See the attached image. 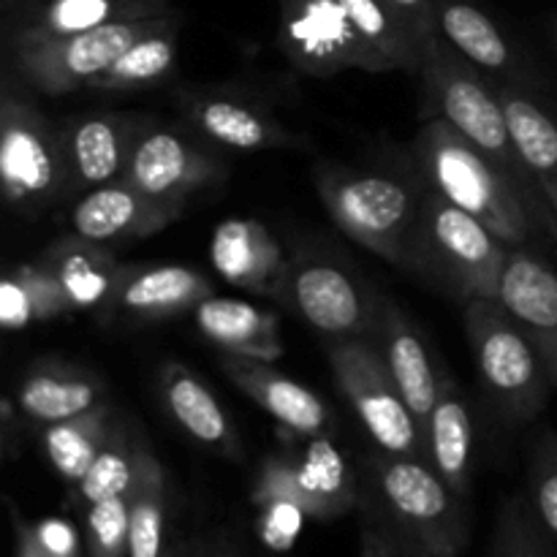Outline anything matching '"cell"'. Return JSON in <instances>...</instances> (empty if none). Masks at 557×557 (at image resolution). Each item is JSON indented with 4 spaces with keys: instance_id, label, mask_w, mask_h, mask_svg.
<instances>
[{
    "instance_id": "cell-21",
    "label": "cell",
    "mask_w": 557,
    "mask_h": 557,
    "mask_svg": "<svg viewBox=\"0 0 557 557\" xmlns=\"http://www.w3.org/2000/svg\"><path fill=\"white\" fill-rule=\"evenodd\" d=\"M107 384L98 373L63 359H38L16 384V411L36 424H54L103 403Z\"/></svg>"
},
{
    "instance_id": "cell-35",
    "label": "cell",
    "mask_w": 557,
    "mask_h": 557,
    "mask_svg": "<svg viewBox=\"0 0 557 557\" xmlns=\"http://www.w3.org/2000/svg\"><path fill=\"white\" fill-rule=\"evenodd\" d=\"M362 41L373 49L386 71H419L422 47L411 36L389 0H341Z\"/></svg>"
},
{
    "instance_id": "cell-43",
    "label": "cell",
    "mask_w": 557,
    "mask_h": 557,
    "mask_svg": "<svg viewBox=\"0 0 557 557\" xmlns=\"http://www.w3.org/2000/svg\"><path fill=\"white\" fill-rule=\"evenodd\" d=\"M9 515H11V525H14V544H16V557H52L49 549L44 547L41 539H38L36 525L25 520L20 515L14 504H9Z\"/></svg>"
},
{
    "instance_id": "cell-19",
    "label": "cell",
    "mask_w": 557,
    "mask_h": 557,
    "mask_svg": "<svg viewBox=\"0 0 557 557\" xmlns=\"http://www.w3.org/2000/svg\"><path fill=\"white\" fill-rule=\"evenodd\" d=\"M221 370L243 395H248L292 435L308 438L330 433V411L321 397L299 381L272 370L270 362L221 354Z\"/></svg>"
},
{
    "instance_id": "cell-40",
    "label": "cell",
    "mask_w": 557,
    "mask_h": 557,
    "mask_svg": "<svg viewBox=\"0 0 557 557\" xmlns=\"http://www.w3.org/2000/svg\"><path fill=\"white\" fill-rule=\"evenodd\" d=\"M256 509H259V520H256L259 539L275 553L292 547L308 520V515L288 500H272V504L256 506Z\"/></svg>"
},
{
    "instance_id": "cell-17",
    "label": "cell",
    "mask_w": 557,
    "mask_h": 557,
    "mask_svg": "<svg viewBox=\"0 0 557 557\" xmlns=\"http://www.w3.org/2000/svg\"><path fill=\"white\" fill-rule=\"evenodd\" d=\"M212 267L223 281L245 288L256 297L281 302L292 259L283 253L275 234L259 221L234 218L212 232L210 243Z\"/></svg>"
},
{
    "instance_id": "cell-12",
    "label": "cell",
    "mask_w": 557,
    "mask_h": 557,
    "mask_svg": "<svg viewBox=\"0 0 557 557\" xmlns=\"http://www.w3.org/2000/svg\"><path fill=\"white\" fill-rule=\"evenodd\" d=\"M281 47L299 71L335 76L348 69L386 71L379 54L362 41L341 0H277Z\"/></svg>"
},
{
    "instance_id": "cell-27",
    "label": "cell",
    "mask_w": 557,
    "mask_h": 557,
    "mask_svg": "<svg viewBox=\"0 0 557 557\" xmlns=\"http://www.w3.org/2000/svg\"><path fill=\"white\" fill-rule=\"evenodd\" d=\"M422 438L430 466L466 500L471 493L473 471V422L466 395L449 375L428 424L422 428Z\"/></svg>"
},
{
    "instance_id": "cell-6",
    "label": "cell",
    "mask_w": 557,
    "mask_h": 557,
    "mask_svg": "<svg viewBox=\"0 0 557 557\" xmlns=\"http://www.w3.org/2000/svg\"><path fill=\"white\" fill-rule=\"evenodd\" d=\"M466 335L484 389L509 422L525 424L542 413L555 389L542 354L498 297L466 305Z\"/></svg>"
},
{
    "instance_id": "cell-37",
    "label": "cell",
    "mask_w": 557,
    "mask_h": 557,
    "mask_svg": "<svg viewBox=\"0 0 557 557\" xmlns=\"http://www.w3.org/2000/svg\"><path fill=\"white\" fill-rule=\"evenodd\" d=\"M87 557H128L131 515L128 495L107 498L85 509Z\"/></svg>"
},
{
    "instance_id": "cell-13",
    "label": "cell",
    "mask_w": 557,
    "mask_h": 557,
    "mask_svg": "<svg viewBox=\"0 0 557 557\" xmlns=\"http://www.w3.org/2000/svg\"><path fill=\"white\" fill-rule=\"evenodd\" d=\"M221 174L223 166L210 152L177 131L150 123L136 141L123 180L152 199L185 205L196 190L215 183Z\"/></svg>"
},
{
    "instance_id": "cell-14",
    "label": "cell",
    "mask_w": 557,
    "mask_h": 557,
    "mask_svg": "<svg viewBox=\"0 0 557 557\" xmlns=\"http://www.w3.org/2000/svg\"><path fill=\"white\" fill-rule=\"evenodd\" d=\"M370 341L379 348L381 359L395 379L400 395L406 397L413 419L419 422V428H424L449 373L438 368L433 351L428 348V341L411 321V315L397 308L392 299H381L379 324H375Z\"/></svg>"
},
{
    "instance_id": "cell-8",
    "label": "cell",
    "mask_w": 557,
    "mask_h": 557,
    "mask_svg": "<svg viewBox=\"0 0 557 557\" xmlns=\"http://www.w3.org/2000/svg\"><path fill=\"white\" fill-rule=\"evenodd\" d=\"M362 484L330 433L308 435L302 444L277 449L261 462L253 487V506L288 500L308 520H337L359 509Z\"/></svg>"
},
{
    "instance_id": "cell-24",
    "label": "cell",
    "mask_w": 557,
    "mask_h": 557,
    "mask_svg": "<svg viewBox=\"0 0 557 557\" xmlns=\"http://www.w3.org/2000/svg\"><path fill=\"white\" fill-rule=\"evenodd\" d=\"M183 109L196 131L232 150L256 152L299 145V136L277 123L264 107H253L237 98L185 96Z\"/></svg>"
},
{
    "instance_id": "cell-4",
    "label": "cell",
    "mask_w": 557,
    "mask_h": 557,
    "mask_svg": "<svg viewBox=\"0 0 557 557\" xmlns=\"http://www.w3.org/2000/svg\"><path fill=\"white\" fill-rule=\"evenodd\" d=\"M419 74L424 79L428 112H433V117L444 120L451 128L460 131L468 141L482 147L528 194L536 196L544 205L542 194L533 185V180L528 177L525 166L517 156L498 92L479 76L476 65L468 63L441 33H435L422 49Z\"/></svg>"
},
{
    "instance_id": "cell-41",
    "label": "cell",
    "mask_w": 557,
    "mask_h": 557,
    "mask_svg": "<svg viewBox=\"0 0 557 557\" xmlns=\"http://www.w3.org/2000/svg\"><path fill=\"white\" fill-rule=\"evenodd\" d=\"M36 533L52 557H82L79 533H76V528L69 520L49 517V520L38 522Z\"/></svg>"
},
{
    "instance_id": "cell-22",
    "label": "cell",
    "mask_w": 557,
    "mask_h": 557,
    "mask_svg": "<svg viewBox=\"0 0 557 557\" xmlns=\"http://www.w3.org/2000/svg\"><path fill=\"white\" fill-rule=\"evenodd\" d=\"M54 275L74 310H101L107 313L125 267L114 259L103 243L85 237L58 239L36 256Z\"/></svg>"
},
{
    "instance_id": "cell-36",
    "label": "cell",
    "mask_w": 557,
    "mask_h": 557,
    "mask_svg": "<svg viewBox=\"0 0 557 557\" xmlns=\"http://www.w3.org/2000/svg\"><path fill=\"white\" fill-rule=\"evenodd\" d=\"M557 544L533 515L528 495H515L498 511L490 557H557Z\"/></svg>"
},
{
    "instance_id": "cell-25",
    "label": "cell",
    "mask_w": 557,
    "mask_h": 557,
    "mask_svg": "<svg viewBox=\"0 0 557 557\" xmlns=\"http://www.w3.org/2000/svg\"><path fill=\"white\" fill-rule=\"evenodd\" d=\"M172 11L169 0H49L16 27L11 49L36 47L120 20H147Z\"/></svg>"
},
{
    "instance_id": "cell-28",
    "label": "cell",
    "mask_w": 557,
    "mask_h": 557,
    "mask_svg": "<svg viewBox=\"0 0 557 557\" xmlns=\"http://www.w3.org/2000/svg\"><path fill=\"white\" fill-rule=\"evenodd\" d=\"M161 395L169 413L177 419V424L190 438L221 451V455H232L237 449V438H234V428L226 411L210 392V386L196 379L188 368L177 362L163 364Z\"/></svg>"
},
{
    "instance_id": "cell-11",
    "label": "cell",
    "mask_w": 557,
    "mask_h": 557,
    "mask_svg": "<svg viewBox=\"0 0 557 557\" xmlns=\"http://www.w3.org/2000/svg\"><path fill=\"white\" fill-rule=\"evenodd\" d=\"M381 299L330 256L297 253L288 267L281 302L330 341H370L379 324Z\"/></svg>"
},
{
    "instance_id": "cell-42",
    "label": "cell",
    "mask_w": 557,
    "mask_h": 557,
    "mask_svg": "<svg viewBox=\"0 0 557 557\" xmlns=\"http://www.w3.org/2000/svg\"><path fill=\"white\" fill-rule=\"evenodd\" d=\"M392 9L400 14V20L406 22L411 36L417 38L419 47L424 49V44L438 33L435 27V5L433 0H389Z\"/></svg>"
},
{
    "instance_id": "cell-45",
    "label": "cell",
    "mask_w": 557,
    "mask_h": 557,
    "mask_svg": "<svg viewBox=\"0 0 557 557\" xmlns=\"http://www.w3.org/2000/svg\"><path fill=\"white\" fill-rule=\"evenodd\" d=\"M180 557H207V536L190 539V542H185V539H183V549H180Z\"/></svg>"
},
{
    "instance_id": "cell-30",
    "label": "cell",
    "mask_w": 557,
    "mask_h": 557,
    "mask_svg": "<svg viewBox=\"0 0 557 557\" xmlns=\"http://www.w3.org/2000/svg\"><path fill=\"white\" fill-rule=\"evenodd\" d=\"M114 408L98 403L96 408L54 424H41V449L49 466L69 484H79L114 428Z\"/></svg>"
},
{
    "instance_id": "cell-18",
    "label": "cell",
    "mask_w": 557,
    "mask_h": 557,
    "mask_svg": "<svg viewBox=\"0 0 557 557\" xmlns=\"http://www.w3.org/2000/svg\"><path fill=\"white\" fill-rule=\"evenodd\" d=\"M150 120L139 114H82L65 125L76 190L123 180L134 147Z\"/></svg>"
},
{
    "instance_id": "cell-20",
    "label": "cell",
    "mask_w": 557,
    "mask_h": 557,
    "mask_svg": "<svg viewBox=\"0 0 557 557\" xmlns=\"http://www.w3.org/2000/svg\"><path fill=\"white\" fill-rule=\"evenodd\" d=\"M207 297H212V283L190 267H125L107 313L117 310L125 319L156 324L196 310Z\"/></svg>"
},
{
    "instance_id": "cell-16",
    "label": "cell",
    "mask_w": 557,
    "mask_h": 557,
    "mask_svg": "<svg viewBox=\"0 0 557 557\" xmlns=\"http://www.w3.org/2000/svg\"><path fill=\"white\" fill-rule=\"evenodd\" d=\"M498 299L542 354L557 392V272L525 248H511Z\"/></svg>"
},
{
    "instance_id": "cell-5",
    "label": "cell",
    "mask_w": 557,
    "mask_h": 557,
    "mask_svg": "<svg viewBox=\"0 0 557 557\" xmlns=\"http://www.w3.org/2000/svg\"><path fill=\"white\" fill-rule=\"evenodd\" d=\"M315 185L326 212L343 234L406 270L424 188L395 174L326 166L315 174Z\"/></svg>"
},
{
    "instance_id": "cell-10",
    "label": "cell",
    "mask_w": 557,
    "mask_h": 557,
    "mask_svg": "<svg viewBox=\"0 0 557 557\" xmlns=\"http://www.w3.org/2000/svg\"><path fill=\"white\" fill-rule=\"evenodd\" d=\"M174 20H180L177 11L147 16V20H120L96 30L58 38V41L11 49L14 69L33 90L47 92V96H65V92L90 87L125 49Z\"/></svg>"
},
{
    "instance_id": "cell-23",
    "label": "cell",
    "mask_w": 557,
    "mask_h": 557,
    "mask_svg": "<svg viewBox=\"0 0 557 557\" xmlns=\"http://www.w3.org/2000/svg\"><path fill=\"white\" fill-rule=\"evenodd\" d=\"M495 92L506 112L517 156L547 205L557 237V120L520 87L495 85Z\"/></svg>"
},
{
    "instance_id": "cell-29",
    "label": "cell",
    "mask_w": 557,
    "mask_h": 557,
    "mask_svg": "<svg viewBox=\"0 0 557 557\" xmlns=\"http://www.w3.org/2000/svg\"><path fill=\"white\" fill-rule=\"evenodd\" d=\"M433 5L438 33L468 63L490 74L517 71L520 60L506 33L495 25L487 11H482L471 0H433Z\"/></svg>"
},
{
    "instance_id": "cell-34",
    "label": "cell",
    "mask_w": 557,
    "mask_h": 557,
    "mask_svg": "<svg viewBox=\"0 0 557 557\" xmlns=\"http://www.w3.org/2000/svg\"><path fill=\"white\" fill-rule=\"evenodd\" d=\"M145 446L147 441L136 424H131L128 419H114V428L109 433L107 444L101 446L85 479L74 487L76 500L87 509V506L101 504L107 498L128 495Z\"/></svg>"
},
{
    "instance_id": "cell-7",
    "label": "cell",
    "mask_w": 557,
    "mask_h": 557,
    "mask_svg": "<svg viewBox=\"0 0 557 557\" xmlns=\"http://www.w3.org/2000/svg\"><path fill=\"white\" fill-rule=\"evenodd\" d=\"M0 180L5 201L22 215H36L76 190L65 125H54L11 85L0 107Z\"/></svg>"
},
{
    "instance_id": "cell-39",
    "label": "cell",
    "mask_w": 557,
    "mask_h": 557,
    "mask_svg": "<svg viewBox=\"0 0 557 557\" xmlns=\"http://www.w3.org/2000/svg\"><path fill=\"white\" fill-rule=\"evenodd\" d=\"M359 557H424L375 506L359 498Z\"/></svg>"
},
{
    "instance_id": "cell-38",
    "label": "cell",
    "mask_w": 557,
    "mask_h": 557,
    "mask_svg": "<svg viewBox=\"0 0 557 557\" xmlns=\"http://www.w3.org/2000/svg\"><path fill=\"white\" fill-rule=\"evenodd\" d=\"M528 504L544 531L557 544V435L547 433L536 441L528 466Z\"/></svg>"
},
{
    "instance_id": "cell-32",
    "label": "cell",
    "mask_w": 557,
    "mask_h": 557,
    "mask_svg": "<svg viewBox=\"0 0 557 557\" xmlns=\"http://www.w3.org/2000/svg\"><path fill=\"white\" fill-rule=\"evenodd\" d=\"M177 49L180 20H174L125 49L90 87L101 92H128L163 85L177 69Z\"/></svg>"
},
{
    "instance_id": "cell-44",
    "label": "cell",
    "mask_w": 557,
    "mask_h": 557,
    "mask_svg": "<svg viewBox=\"0 0 557 557\" xmlns=\"http://www.w3.org/2000/svg\"><path fill=\"white\" fill-rule=\"evenodd\" d=\"M207 557H248L245 549L234 542L228 533H215L207 536Z\"/></svg>"
},
{
    "instance_id": "cell-2",
    "label": "cell",
    "mask_w": 557,
    "mask_h": 557,
    "mask_svg": "<svg viewBox=\"0 0 557 557\" xmlns=\"http://www.w3.org/2000/svg\"><path fill=\"white\" fill-rule=\"evenodd\" d=\"M509 253V245L479 218L424 185L406 270L428 277L451 299L468 305L473 299L498 297Z\"/></svg>"
},
{
    "instance_id": "cell-26",
    "label": "cell",
    "mask_w": 557,
    "mask_h": 557,
    "mask_svg": "<svg viewBox=\"0 0 557 557\" xmlns=\"http://www.w3.org/2000/svg\"><path fill=\"white\" fill-rule=\"evenodd\" d=\"M201 335L221 348V354L277 362L283 357L281 319L270 310L232 297H207L194 310Z\"/></svg>"
},
{
    "instance_id": "cell-3",
    "label": "cell",
    "mask_w": 557,
    "mask_h": 557,
    "mask_svg": "<svg viewBox=\"0 0 557 557\" xmlns=\"http://www.w3.org/2000/svg\"><path fill=\"white\" fill-rule=\"evenodd\" d=\"M362 500L381 511L428 557H462L468 515L462 498L422 457L370 455L364 460Z\"/></svg>"
},
{
    "instance_id": "cell-47",
    "label": "cell",
    "mask_w": 557,
    "mask_h": 557,
    "mask_svg": "<svg viewBox=\"0 0 557 557\" xmlns=\"http://www.w3.org/2000/svg\"><path fill=\"white\" fill-rule=\"evenodd\" d=\"M14 3H22V0H14Z\"/></svg>"
},
{
    "instance_id": "cell-1",
    "label": "cell",
    "mask_w": 557,
    "mask_h": 557,
    "mask_svg": "<svg viewBox=\"0 0 557 557\" xmlns=\"http://www.w3.org/2000/svg\"><path fill=\"white\" fill-rule=\"evenodd\" d=\"M413 152L428 188L479 218L509 248H525L536 223L553 232L547 207L528 194L493 156L444 120L430 117L419 128Z\"/></svg>"
},
{
    "instance_id": "cell-33",
    "label": "cell",
    "mask_w": 557,
    "mask_h": 557,
    "mask_svg": "<svg viewBox=\"0 0 557 557\" xmlns=\"http://www.w3.org/2000/svg\"><path fill=\"white\" fill-rule=\"evenodd\" d=\"M131 515V555L128 557H161L166 549L163 528H166V471L156 457L152 446L141 449L134 484L128 490Z\"/></svg>"
},
{
    "instance_id": "cell-31",
    "label": "cell",
    "mask_w": 557,
    "mask_h": 557,
    "mask_svg": "<svg viewBox=\"0 0 557 557\" xmlns=\"http://www.w3.org/2000/svg\"><path fill=\"white\" fill-rule=\"evenodd\" d=\"M65 313H74L69 297L52 272L38 259L5 272L0 286V324L9 332L47 324Z\"/></svg>"
},
{
    "instance_id": "cell-15",
    "label": "cell",
    "mask_w": 557,
    "mask_h": 557,
    "mask_svg": "<svg viewBox=\"0 0 557 557\" xmlns=\"http://www.w3.org/2000/svg\"><path fill=\"white\" fill-rule=\"evenodd\" d=\"M185 205L161 201L141 194L125 180L87 190L71 210V228L76 237L92 243H125L163 232L183 215Z\"/></svg>"
},
{
    "instance_id": "cell-9",
    "label": "cell",
    "mask_w": 557,
    "mask_h": 557,
    "mask_svg": "<svg viewBox=\"0 0 557 557\" xmlns=\"http://www.w3.org/2000/svg\"><path fill=\"white\" fill-rule=\"evenodd\" d=\"M326 357H330L343 397L351 403L354 413L362 422L364 433L373 438L375 449L381 455L428 460L422 428L386 370L375 343L368 337L332 341L326 346Z\"/></svg>"
},
{
    "instance_id": "cell-48",
    "label": "cell",
    "mask_w": 557,
    "mask_h": 557,
    "mask_svg": "<svg viewBox=\"0 0 557 557\" xmlns=\"http://www.w3.org/2000/svg\"><path fill=\"white\" fill-rule=\"evenodd\" d=\"M424 557H428V555H424Z\"/></svg>"
},
{
    "instance_id": "cell-46",
    "label": "cell",
    "mask_w": 557,
    "mask_h": 557,
    "mask_svg": "<svg viewBox=\"0 0 557 557\" xmlns=\"http://www.w3.org/2000/svg\"><path fill=\"white\" fill-rule=\"evenodd\" d=\"M180 549H183V539L180 542H169L161 557H180Z\"/></svg>"
}]
</instances>
